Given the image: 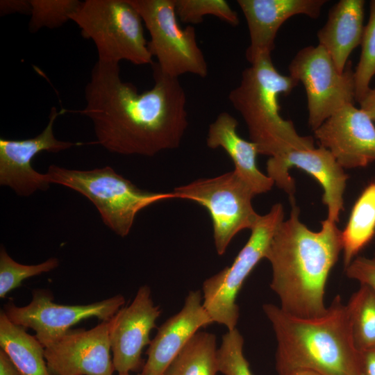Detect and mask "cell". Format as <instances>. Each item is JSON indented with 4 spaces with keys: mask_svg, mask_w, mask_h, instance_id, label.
<instances>
[{
    "mask_svg": "<svg viewBox=\"0 0 375 375\" xmlns=\"http://www.w3.org/2000/svg\"><path fill=\"white\" fill-rule=\"evenodd\" d=\"M375 236V180L355 202L347 225L342 231L344 269Z\"/></svg>",
    "mask_w": 375,
    "mask_h": 375,
    "instance_id": "22",
    "label": "cell"
},
{
    "mask_svg": "<svg viewBox=\"0 0 375 375\" xmlns=\"http://www.w3.org/2000/svg\"><path fill=\"white\" fill-rule=\"evenodd\" d=\"M46 174L50 183L67 187L87 197L103 223L122 238L130 233L141 210L160 201L176 199L173 192L141 190L109 166L76 170L51 165Z\"/></svg>",
    "mask_w": 375,
    "mask_h": 375,
    "instance_id": "5",
    "label": "cell"
},
{
    "mask_svg": "<svg viewBox=\"0 0 375 375\" xmlns=\"http://www.w3.org/2000/svg\"><path fill=\"white\" fill-rule=\"evenodd\" d=\"M238 120L227 112H220L209 126L206 144L210 149H223L233 160L234 171L250 187L255 195L269 191L274 183L257 167L256 144L239 135Z\"/></svg>",
    "mask_w": 375,
    "mask_h": 375,
    "instance_id": "19",
    "label": "cell"
},
{
    "mask_svg": "<svg viewBox=\"0 0 375 375\" xmlns=\"http://www.w3.org/2000/svg\"><path fill=\"white\" fill-rule=\"evenodd\" d=\"M161 314L148 285L140 287L132 302L122 307L108 321L115 371L118 374L142 371V352L151 342L150 333Z\"/></svg>",
    "mask_w": 375,
    "mask_h": 375,
    "instance_id": "13",
    "label": "cell"
},
{
    "mask_svg": "<svg viewBox=\"0 0 375 375\" xmlns=\"http://www.w3.org/2000/svg\"><path fill=\"white\" fill-rule=\"evenodd\" d=\"M219 372L215 334L198 331L174 358L163 375H216Z\"/></svg>",
    "mask_w": 375,
    "mask_h": 375,
    "instance_id": "23",
    "label": "cell"
},
{
    "mask_svg": "<svg viewBox=\"0 0 375 375\" xmlns=\"http://www.w3.org/2000/svg\"><path fill=\"white\" fill-rule=\"evenodd\" d=\"M292 167L303 170L319 183L324 190L322 202L327 208V219L338 222L344 210V193L349 176L331 152L320 146L311 149H294L269 158L267 175L293 201L295 184L289 173Z\"/></svg>",
    "mask_w": 375,
    "mask_h": 375,
    "instance_id": "12",
    "label": "cell"
},
{
    "mask_svg": "<svg viewBox=\"0 0 375 375\" xmlns=\"http://www.w3.org/2000/svg\"><path fill=\"white\" fill-rule=\"evenodd\" d=\"M348 278L358 281L375 292V254L373 258L356 257L344 269Z\"/></svg>",
    "mask_w": 375,
    "mask_h": 375,
    "instance_id": "30",
    "label": "cell"
},
{
    "mask_svg": "<svg viewBox=\"0 0 375 375\" xmlns=\"http://www.w3.org/2000/svg\"><path fill=\"white\" fill-rule=\"evenodd\" d=\"M283 221V206L275 203L267 214L260 215L231 265L203 281V305L213 323L225 326L228 331L236 328L240 316L238 294L254 267L265 258L272 237Z\"/></svg>",
    "mask_w": 375,
    "mask_h": 375,
    "instance_id": "7",
    "label": "cell"
},
{
    "mask_svg": "<svg viewBox=\"0 0 375 375\" xmlns=\"http://www.w3.org/2000/svg\"><path fill=\"white\" fill-rule=\"evenodd\" d=\"M150 35L148 48L160 72L172 78L189 73L204 78L208 65L194 26L180 27L174 0H129Z\"/></svg>",
    "mask_w": 375,
    "mask_h": 375,
    "instance_id": "9",
    "label": "cell"
},
{
    "mask_svg": "<svg viewBox=\"0 0 375 375\" xmlns=\"http://www.w3.org/2000/svg\"><path fill=\"white\" fill-rule=\"evenodd\" d=\"M274 329L278 375L310 369L323 375H362L361 353L353 344L347 305L337 295L318 317L291 315L272 303L262 306Z\"/></svg>",
    "mask_w": 375,
    "mask_h": 375,
    "instance_id": "3",
    "label": "cell"
},
{
    "mask_svg": "<svg viewBox=\"0 0 375 375\" xmlns=\"http://www.w3.org/2000/svg\"><path fill=\"white\" fill-rule=\"evenodd\" d=\"M359 103L360 108L375 122V88H370Z\"/></svg>",
    "mask_w": 375,
    "mask_h": 375,
    "instance_id": "33",
    "label": "cell"
},
{
    "mask_svg": "<svg viewBox=\"0 0 375 375\" xmlns=\"http://www.w3.org/2000/svg\"><path fill=\"white\" fill-rule=\"evenodd\" d=\"M68 110L51 108L49 122L39 135L24 140L0 138V184L8 186L18 195L28 197L37 190H46L51 184L46 174L32 167V160L46 151L58 153L82 143L61 141L56 138L53 124L56 118Z\"/></svg>",
    "mask_w": 375,
    "mask_h": 375,
    "instance_id": "14",
    "label": "cell"
},
{
    "mask_svg": "<svg viewBox=\"0 0 375 375\" xmlns=\"http://www.w3.org/2000/svg\"><path fill=\"white\" fill-rule=\"evenodd\" d=\"M283 375H323L317 372L310 370V369H298L292 371L288 373H286Z\"/></svg>",
    "mask_w": 375,
    "mask_h": 375,
    "instance_id": "35",
    "label": "cell"
},
{
    "mask_svg": "<svg viewBox=\"0 0 375 375\" xmlns=\"http://www.w3.org/2000/svg\"><path fill=\"white\" fill-rule=\"evenodd\" d=\"M31 10L30 0H1L0 15L11 14H30Z\"/></svg>",
    "mask_w": 375,
    "mask_h": 375,
    "instance_id": "31",
    "label": "cell"
},
{
    "mask_svg": "<svg viewBox=\"0 0 375 375\" xmlns=\"http://www.w3.org/2000/svg\"><path fill=\"white\" fill-rule=\"evenodd\" d=\"M291 202L290 217L276 231L265 256L272 270L270 287L285 312L318 317L327 311L325 287L342 251V231L327 218L319 231L309 229L300 220L299 208Z\"/></svg>",
    "mask_w": 375,
    "mask_h": 375,
    "instance_id": "2",
    "label": "cell"
},
{
    "mask_svg": "<svg viewBox=\"0 0 375 375\" xmlns=\"http://www.w3.org/2000/svg\"><path fill=\"white\" fill-rule=\"evenodd\" d=\"M200 290L190 291L181 310L158 328L146 352L141 375H163L167 367L199 329L213 323Z\"/></svg>",
    "mask_w": 375,
    "mask_h": 375,
    "instance_id": "18",
    "label": "cell"
},
{
    "mask_svg": "<svg viewBox=\"0 0 375 375\" xmlns=\"http://www.w3.org/2000/svg\"><path fill=\"white\" fill-rule=\"evenodd\" d=\"M365 4L364 0H340L330 8L326 23L317 33L318 44L328 53L341 73L352 51L360 45Z\"/></svg>",
    "mask_w": 375,
    "mask_h": 375,
    "instance_id": "20",
    "label": "cell"
},
{
    "mask_svg": "<svg viewBox=\"0 0 375 375\" xmlns=\"http://www.w3.org/2000/svg\"><path fill=\"white\" fill-rule=\"evenodd\" d=\"M172 192L176 199L195 201L208 211L214 244L219 256L225 253L236 234L244 229L251 230L260 217L251 203L255 194L234 170L195 180L176 187Z\"/></svg>",
    "mask_w": 375,
    "mask_h": 375,
    "instance_id": "8",
    "label": "cell"
},
{
    "mask_svg": "<svg viewBox=\"0 0 375 375\" xmlns=\"http://www.w3.org/2000/svg\"><path fill=\"white\" fill-rule=\"evenodd\" d=\"M154 85L139 93L124 82L119 63L97 60L78 111L92 122L97 143L122 155L153 156L178 148L188 126L186 95L178 78L152 64Z\"/></svg>",
    "mask_w": 375,
    "mask_h": 375,
    "instance_id": "1",
    "label": "cell"
},
{
    "mask_svg": "<svg viewBox=\"0 0 375 375\" xmlns=\"http://www.w3.org/2000/svg\"><path fill=\"white\" fill-rule=\"evenodd\" d=\"M176 16L183 23L197 24L212 15L233 26L240 24L237 12L224 0H174Z\"/></svg>",
    "mask_w": 375,
    "mask_h": 375,
    "instance_id": "26",
    "label": "cell"
},
{
    "mask_svg": "<svg viewBox=\"0 0 375 375\" xmlns=\"http://www.w3.org/2000/svg\"><path fill=\"white\" fill-rule=\"evenodd\" d=\"M44 356L51 375H112L108 321L69 330L44 347Z\"/></svg>",
    "mask_w": 375,
    "mask_h": 375,
    "instance_id": "15",
    "label": "cell"
},
{
    "mask_svg": "<svg viewBox=\"0 0 375 375\" xmlns=\"http://www.w3.org/2000/svg\"><path fill=\"white\" fill-rule=\"evenodd\" d=\"M346 305L356 349L361 352L375 347V292L360 285Z\"/></svg>",
    "mask_w": 375,
    "mask_h": 375,
    "instance_id": "24",
    "label": "cell"
},
{
    "mask_svg": "<svg viewBox=\"0 0 375 375\" xmlns=\"http://www.w3.org/2000/svg\"><path fill=\"white\" fill-rule=\"evenodd\" d=\"M360 353L362 375H375V347Z\"/></svg>",
    "mask_w": 375,
    "mask_h": 375,
    "instance_id": "32",
    "label": "cell"
},
{
    "mask_svg": "<svg viewBox=\"0 0 375 375\" xmlns=\"http://www.w3.org/2000/svg\"><path fill=\"white\" fill-rule=\"evenodd\" d=\"M314 135L343 169L364 167L375 161L374 122L353 103L328 117Z\"/></svg>",
    "mask_w": 375,
    "mask_h": 375,
    "instance_id": "16",
    "label": "cell"
},
{
    "mask_svg": "<svg viewBox=\"0 0 375 375\" xmlns=\"http://www.w3.org/2000/svg\"><path fill=\"white\" fill-rule=\"evenodd\" d=\"M289 76L306 90L308 122L314 131L324 121L355 99L351 61L341 73L328 53L319 44L300 49L288 65Z\"/></svg>",
    "mask_w": 375,
    "mask_h": 375,
    "instance_id": "10",
    "label": "cell"
},
{
    "mask_svg": "<svg viewBox=\"0 0 375 375\" xmlns=\"http://www.w3.org/2000/svg\"><path fill=\"white\" fill-rule=\"evenodd\" d=\"M70 20L93 41L98 60L136 65L153 64L143 21L129 0H85Z\"/></svg>",
    "mask_w": 375,
    "mask_h": 375,
    "instance_id": "6",
    "label": "cell"
},
{
    "mask_svg": "<svg viewBox=\"0 0 375 375\" xmlns=\"http://www.w3.org/2000/svg\"><path fill=\"white\" fill-rule=\"evenodd\" d=\"M326 0H238L246 19L250 44L245 53L250 64L272 55L280 27L290 17L303 15L317 19Z\"/></svg>",
    "mask_w": 375,
    "mask_h": 375,
    "instance_id": "17",
    "label": "cell"
},
{
    "mask_svg": "<svg viewBox=\"0 0 375 375\" xmlns=\"http://www.w3.org/2000/svg\"><path fill=\"white\" fill-rule=\"evenodd\" d=\"M118 375H131V374L129 373H125V374H119Z\"/></svg>",
    "mask_w": 375,
    "mask_h": 375,
    "instance_id": "36",
    "label": "cell"
},
{
    "mask_svg": "<svg viewBox=\"0 0 375 375\" xmlns=\"http://www.w3.org/2000/svg\"><path fill=\"white\" fill-rule=\"evenodd\" d=\"M0 375H21L9 356L0 349Z\"/></svg>",
    "mask_w": 375,
    "mask_h": 375,
    "instance_id": "34",
    "label": "cell"
},
{
    "mask_svg": "<svg viewBox=\"0 0 375 375\" xmlns=\"http://www.w3.org/2000/svg\"><path fill=\"white\" fill-rule=\"evenodd\" d=\"M31 10L28 29L31 33L42 28H58L70 20L80 6L78 0H30Z\"/></svg>",
    "mask_w": 375,
    "mask_h": 375,
    "instance_id": "27",
    "label": "cell"
},
{
    "mask_svg": "<svg viewBox=\"0 0 375 375\" xmlns=\"http://www.w3.org/2000/svg\"><path fill=\"white\" fill-rule=\"evenodd\" d=\"M244 338L236 328L228 331L217 349L219 372L224 375H253L243 353Z\"/></svg>",
    "mask_w": 375,
    "mask_h": 375,
    "instance_id": "29",
    "label": "cell"
},
{
    "mask_svg": "<svg viewBox=\"0 0 375 375\" xmlns=\"http://www.w3.org/2000/svg\"><path fill=\"white\" fill-rule=\"evenodd\" d=\"M125 303L122 294L89 304L61 305L53 301L52 294L46 290H35L31 301L25 306L9 302L4 307L8 318L13 323L35 332V336L47 347L81 321L97 317L110 320Z\"/></svg>",
    "mask_w": 375,
    "mask_h": 375,
    "instance_id": "11",
    "label": "cell"
},
{
    "mask_svg": "<svg viewBox=\"0 0 375 375\" xmlns=\"http://www.w3.org/2000/svg\"><path fill=\"white\" fill-rule=\"evenodd\" d=\"M298 84L277 71L272 55H263L243 70L239 85L230 92L228 99L243 118L258 154L274 157L315 148L313 138L300 135L279 112V96L288 95Z\"/></svg>",
    "mask_w": 375,
    "mask_h": 375,
    "instance_id": "4",
    "label": "cell"
},
{
    "mask_svg": "<svg viewBox=\"0 0 375 375\" xmlns=\"http://www.w3.org/2000/svg\"><path fill=\"white\" fill-rule=\"evenodd\" d=\"M360 46L359 61L354 70L355 100L358 103L371 88L369 84L375 75V0L369 2V19L364 26Z\"/></svg>",
    "mask_w": 375,
    "mask_h": 375,
    "instance_id": "25",
    "label": "cell"
},
{
    "mask_svg": "<svg viewBox=\"0 0 375 375\" xmlns=\"http://www.w3.org/2000/svg\"><path fill=\"white\" fill-rule=\"evenodd\" d=\"M59 265L56 258H50L38 265H23L14 260L4 247L0 249V297L20 286L22 281L32 276L49 272Z\"/></svg>",
    "mask_w": 375,
    "mask_h": 375,
    "instance_id": "28",
    "label": "cell"
},
{
    "mask_svg": "<svg viewBox=\"0 0 375 375\" xmlns=\"http://www.w3.org/2000/svg\"><path fill=\"white\" fill-rule=\"evenodd\" d=\"M0 347L21 375H51L44 356V347L26 328L11 322L0 312Z\"/></svg>",
    "mask_w": 375,
    "mask_h": 375,
    "instance_id": "21",
    "label": "cell"
}]
</instances>
